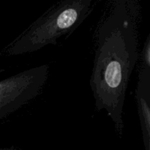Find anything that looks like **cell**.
<instances>
[{
  "label": "cell",
  "mask_w": 150,
  "mask_h": 150,
  "mask_svg": "<svg viewBox=\"0 0 150 150\" xmlns=\"http://www.w3.org/2000/svg\"><path fill=\"white\" fill-rule=\"evenodd\" d=\"M140 6L135 0H117L99 26L91 75V89L98 111L105 110L121 137L123 108L129 80L139 59Z\"/></svg>",
  "instance_id": "cell-1"
},
{
  "label": "cell",
  "mask_w": 150,
  "mask_h": 150,
  "mask_svg": "<svg viewBox=\"0 0 150 150\" xmlns=\"http://www.w3.org/2000/svg\"><path fill=\"white\" fill-rule=\"evenodd\" d=\"M139 75L136 98L142 127V136L146 150L150 141V65L142 63Z\"/></svg>",
  "instance_id": "cell-4"
},
{
  "label": "cell",
  "mask_w": 150,
  "mask_h": 150,
  "mask_svg": "<svg viewBox=\"0 0 150 150\" xmlns=\"http://www.w3.org/2000/svg\"><path fill=\"white\" fill-rule=\"evenodd\" d=\"M48 73V66L42 64L0 81V120L39 95Z\"/></svg>",
  "instance_id": "cell-3"
},
{
  "label": "cell",
  "mask_w": 150,
  "mask_h": 150,
  "mask_svg": "<svg viewBox=\"0 0 150 150\" xmlns=\"http://www.w3.org/2000/svg\"><path fill=\"white\" fill-rule=\"evenodd\" d=\"M92 0H65L45 12L7 50L9 55L35 52L48 45H56L63 35L74 32L93 10Z\"/></svg>",
  "instance_id": "cell-2"
}]
</instances>
